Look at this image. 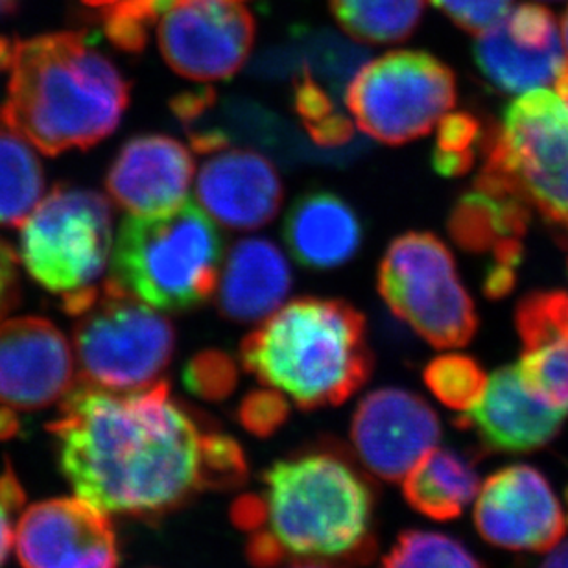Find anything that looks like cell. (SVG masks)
<instances>
[{"mask_svg":"<svg viewBox=\"0 0 568 568\" xmlns=\"http://www.w3.org/2000/svg\"><path fill=\"white\" fill-rule=\"evenodd\" d=\"M465 32L481 33L500 21L514 0H432Z\"/></svg>","mask_w":568,"mask_h":568,"instance_id":"34","label":"cell"},{"mask_svg":"<svg viewBox=\"0 0 568 568\" xmlns=\"http://www.w3.org/2000/svg\"><path fill=\"white\" fill-rule=\"evenodd\" d=\"M241 361L303 410L342 405L373 372L366 317L347 301L301 297L247 334Z\"/></svg>","mask_w":568,"mask_h":568,"instance_id":"4","label":"cell"},{"mask_svg":"<svg viewBox=\"0 0 568 568\" xmlns=\"http://www.w3.org/2000/svg\"><path fill=\"white\" fill-rule=\"evenodd\" d=\"M71 345L43 317L0 322V405L11 410H43L74 389Z\"/></svg>","mask_w":568,"mask_h":568,"instance_id":"16","label":"cell"},{"mask_svg":"<svg viewBox=\"0 0 568 568\" xmlns=\"http://www.w3.org/2000/svg\"><path fill=\"white\" fill-rule=\"evenodd\" d=\"M484 150L475 186L525 197L568 233V104L558 93L534 89L511 102Z\"/></svg>","mask_w":568,"mask_h":568,"instance_id":"7","label":"cell"},{"mask_svg":"<svg viewBox=\"0 0 568 568\" xmlns=\"http://www.w3.org/2000/svg\"><path fill=\"white\" fill-rule=\"evenodd\" d=\"M2 67L11 74L2 122L49 155L108 138L130 100L121 71L82 33L6 41Z\"/></svg>","mask_w":568,"mask_h":568,"instance_id":"3","label":"cell"},{"mask_svg":"<svg viewBox=\"0 0 568 568\" xmlns=\"http://www.w3.org/2000/svg\"><path fill=\"white\" fill-rule=\"evenodd\" d=\"M541 568H568V541L561 542L554 552H550Z\"/></svg>","mask_w":568,"mask_h":568,"instance_id":"41","label":"cell"},{"mask_svg":"<svg viewBox=\"0 0 568 568\" xmlns=\"http://www.w3.org/2000/svg\"><path fill=\"white\" fill-rule=\"evenodd\" d=\"M19 301V261L11 247L0 239V320Z\"/></svg>","mask_w":568,"mask_h":568,"instance_id":"36","label":"cell"},{"mask_svg":"<svg viewBox=\"0 0 568 568\" xmlns=\"http://www.w3.org/2000/svg\"><path fill=\"white\" fill-rule=\"evenodd\" d=\"M43 169L27 139L0 121V225L19 227L43 197Z\"/></svg>","mask_w":568,"mask_h":568,"instance_id":"25","label":"cell"},{"mask_svg":"<svg viewBox=\"0 0 568 568\" xmlns=\"http://www.w3.org/2000/svg\"><path fill=\"white\" fill-rule=\"evenodd\" d=\"M515 270L503 266V264H493L491 270L487 272L486 281H484V292L487 297L498 300L508 294L514 288Z\"/></svg>","mask_w":568,"mask_h":568,"instance_id":"38","label":"cell"},{"mask_svg":"<svg viewBox=\"0 0 568 568\" xmlns=\"http://www.w3.org/2000/svg\"><path fill=\"white\" fill-rule=\"evenodd\" d=\"M290 568H338V567H333V565H325V564H294Z\"/></svg>","mask_w":568,"mask_h":568,"instance_id":"45","label":"cell"},{"mask_svg":"<svg viewBox=\"0 0 568 568\" xmlns=\"http://www.w3.org/2000/svg\"><path fill=\"white\" fill-rule=\"evenodd\" d=\"M530 203L511 192L473 189L448 216V233L469 253L495 252L504 242L523 241L530 222Z\"/></svg>","mask_w":568,"mask_h":568,"instance_id":"24","label":"cell"},{"mask_svg":"<svg viewBox=\"0 0 568 568\" xmlns=\"http://www.w3.org/2000/svg\"><path fill=\"white\" fill-rule=\"evenodd\" d=\"M565 412L536 399L520 381L517 366L500 367L458 426L473 428L481 445L495 453L525 454L545 447L558 436Z\"/></svg>","mask_w":568,"mask_h":568,"instance_id":"18","label":"cell"},{"mask_svg":"<svg viewBox=\"0 0 568 568\" xmlns=\"http://www.w3.org/2000/svg\"><path fill=\"white\" fill-rule=\"evenodd\" d=\"M116 2H121V0H85V4L93 6V8H102V10L116 4Z\"/></svg>","mask_w":568,"mask_h":568,"instance_id":"43","label":"cell"},{"mask_svg":"<svg viewBox=\"0 0 568 568\" xmlns=\"http://www.w3.org/2000/svg\"><path fill=\"white\" fill-rule=\"evenodd\" d=\"M194 161L180 141L141 135L122 146L108 172V191L132 214H159L185 202Z\"/></svg>","mask_w":568,"mask_h":568,"instance_id":"19","label":"cell"},{"mask_svg":"<svg viewBox=\"0 0 568 568\" xmlns=\"http://www.w3.org/2000/svg\"><path fill=\"white\" fill-rule=\"evenodd\" d=\"M17 432H19V419H17L16 410L0 405V442L10 439L16 436Z\"/></svg>","mask_w":568,"mask_h":568,"instance_id":"40","label":"cell"},{"mask_svg":"<svg viewBox=\"0 0 568 568\" xmlns=\"http://www.w3.org/2000/svg\"><path fill=\"white\" fill-rule=\"evenodd\" d=\"M520 381L536 399L568 416V294L536 292L517 306Z\"/></svg>","mask_w":568,"mask_h":568,"instance_id":"20","label":"cell"},{"mask_svg":"<svg viewBox=\"0 0 568 568\" xmlns=\"http://www.w3.org/2000/svg\"><path fill=\"white\" fill-rule=\"evenodd\" d=\"M295 261L311 270H334L349 263L364 242L355 209L333 192L312 191L297 197L283 227Z\"/></svg>","mask_w":568,"mask_h":568,"instance_id":"21","label":"cell"},{"mask_svg":"<svg viewBox=\"0 0 568 568\" xmlns=\"http://www.w3.org/2000/svg\"><path fill=\"white\" fill-rule=\"evenodd\" d=\"M247 0H172L158 21L159 50L172 71L196 82L235 77L252 52Z\"/></svg>","mask_w":568,"mask_h":568,"instance_id":"11","label":"cell"},{"mask_svg":"<svg viewBox=\"0 0 568 568\" xmlns=\"http://www.w3.org/2000/svg\"><path fill=\"white\" fill-rule=\"evenodd\" d=\"M22 568H119L121 556L110 517L80 497L36 503L16 531Z\"/></svg>","mask_w":568,"mask_h":568,"instance_id":"12","label":"cell"},{"mask_svg":"<svg viewBox=\"0 0 568 568\" xmlns=\"http://www.w3.org/2000/svg\"><path fill=\"white\" fill-rule=\"evenodd\" d=\"M292 288V272L274 242L246 239L231 247L219 286V308L231 322L272 316Z\"/></svg>","mask_w":568,"mask_h":568,"instance_id":"22","label":"cell"},{"mask_svg":"<svg viewBox=\"0 0 568 568\" xmlns=\"http://www.w3.org/2000/svg\"><path fill=\"white\" fill-rule=\"evenodd\" d=\"M222 235L192 202L122 222L113 252V281L159 311L202 306L219 286Z\"/></svg>","mask_w":568,"mask_h":568,"instance_id":"5","label":"cell"},{"mask_svg":"<svg viewBox=\"0 0 568 568\" xmlns=\"http://www.w3.org/2000/svg\"><path fill=\"white\" fill-rule=\"evenodd\" d=\"M261 526L247 534L246 556L257 568L367 564L373 536L372 486L338 454H300L264 470Z\"/></svg>","mask_w":568,"mask_h":568,"instance_id":"2","label":"cell"},{"mask_svg":"<svg viewBox=\"0 0 568 568\" xmlns=\"http://www.w3.org/2000/svg\"><path fill=\"white\" fill-rule=\"evenodd\" d=\"M197 200L214 220L231 230L270 224L283 203V183L261 153L224 148L205 161L196 185Z\"/></svg>","mask_w":568,"mask_h":568,"instance_id":"17","label":"cell"},{"mask_svg":"<svg viewBox=\"0 0 568 568\" xmlns=\"http://www.w3.org/2000/svg\"><path fill=\"white\" fill-rule=\"evenodd\" d=\"M339 27L366 44L400 43L422 22L425 0H331Z\"/></svg>","mask_w":568,"mask_h":568,"instance_id":"26","label":"cell"},{"mask_svg":"<svg viewBox=\"0 0 568 568\" xmlns=\"http://www.w3.org/2000/svg\"><path fill=\"white\" fill-rule=\"evenodd\" d=\"M454 102V72L416 50H395L369 61L345 89L356 126L394 146L428 135Z\"/></svg>","mask_w":568,"mask_h":568,"instance_id":"9","label":"cell"},{"mask_svg":"<svg viewBox=\"0 0 568 568\" xmlns=\"http://www.w3.org/2000/svg\"><path fill=\"white\" fill-rule=\"evenodd\" d=\"M11 506L6 503V498L0 493V568L6 564V559L10 556L11 547H13V530H11Z\"/></svg>","mask_w":568,"mask_h":568,"instance_id":"39","label":"cell"},{"mask_svg":"<svg viewBox=\"0 0 568 568\" xmlns=\"http://www.w3.org/2000/svg\"><path fill=\"white\" fill-rule=\"evenodd\" d=\"M378 292L395 316L437 349L464 347L478 328L453 253L432 233L414 231L389 244L378 266Z\"/></svg>","mask_w":568,"mask_h":568,"instance_id":"8","label":"cell"},{"mask_svg":"<svg viewBox=\"0 0 568 568\" xmlns=\"http://www.w3.org/2000/svg\"><path fill=\"white\" fill-rule=\"evenodd\" d=\"M216 100L213 89H202V91H189V93L180 94L172 100V111L180 121L185 124L196 122L205 115V111L211 110Z\"/></svg>","mask_w":568,"mask_h":568,"instance_id":"37","label":"cell"},{"mask_svg":"<svg viewBox=\"0 0 568 568\" xmlns=\"http://www.w3.org/2000/svg\"><path fill=\"white\" fill-rule=\"evenodd\" d=\"M74 323V349L85 386L132 394L150 388L172 362V323L111 280L63 295Z\"/></svg>","mask_w":568,"mask_h":568,"instance_id":"6","label":"cell"},{"mask_svg":"<svg viewBox=\"0 0 568 568\" xmlns=\"http://www.w3.org/2000/svg\"><path fill=\"white\" fill-rule=\"evenodd\" d=\"M442 425L419 395L375 389L356 406L351 443L367 473L384 481L405 480L412 467L437 447Z\"/></svg>","mask_w":568,"mask_h":568,"instance_id":"14","label":"cell"},{"mask_svg":"<svg viewBox=\"0 0 568 568\" xmlns=\"http://www.w3.org/2000/svg\"><path fill=\"white\" fill-rule=\"evenodd\" d=\"M236 416L244 430L253 436L270 437L288 419V400L277 389H257L242 399Z\"/></svg>","mask_w":568,"mask_h":568,"instance_id":"33","label":"cell"},{"mask_svg":"<svg viewBox=\"0 0 568 568\" xmlns=\"http://www.w3.org/2000/svg\"><path fill=\"white\" fill-rule=\"evenodd\" d=\"M111 207L99 192L58 186L22 224L21 261L55 294L93 286L111 250Z\"/></svg>","mask_w":568,"mask_h":568,"instance_id":"10","label":"cell"},{"mask_svg":"<svg viewBox=\"0 0 568 568\" xmlns=\"http://www.w3.org/2000/svg\"><path fill=\"white\" fill-rule=\"evenodd\" d=\"M561 28H564V33H561V38H564L565 49H567L568 55V10L565 13L564 22H561Z\"/></svg>","mask_w":568,"mask_h":568,"instance_id":"44","label":"cell"},{"mask_svg":"<svg viewBox=\"0 0 568 568\" xmlns=\"http://www.w3.org/2000/svg\"><path fill=\"white\" fill-rule=\"evenodd\" d=\"M475 526L489 545L515 552H547L564 537V509L541 470L515 464L480 489Z\"/></svg>","mask_w":568,"mask_h":568,"instance_id":"13","label":"cell"},{"mask_svg":"<svg viewBox=\"0 0 568 568\" xmlns=\"http://www.w3.org/2000/svg\"><path fill=\"white\" fill-rule=\"evenodd\" d=\"M426 386L443 405L453 410H469L486 392L487 377L469 356L445 355L428 362L423 373Z\"/></svg>","mask_w":568,"mask_h":568,"instance_id":"30","label":"cell"},{"mask_svg":"<svg viewBox=\"0 0 568 568\" xmlns=\"http://www.w3.org/2000/svg\"><path fill=\"white\" fill-rule=\"evenodd\" d=\"M294 108L320 150L339 152L353 142V122L338 110L336 94L323 88L305 67L294 78Z\"/></svg>","mask_w":568,"mask_h":568,"instance_id":"28","label":"cell"},{"mask_svg":"<svg viewBox=\"0 0 568 568\" xmlns=\"http://www.w3.org/2000/svg\"><path fill=\"white\" fill-rule=\"evenodd\" d=\"M406 503L434 520H454L480 491L475 464L448 448L434 447L405 476Z\"/></svg>","mask_w":568,"mask_h":568,"instance_id":"23","label":"cell"},{"mask_svg":"<svg viewBox=\"0 0 568 568\" xmlns=\"http://www.w3.org/2000/svg\"><path fill=\"white\" fill-rule=\"evenodd\" d=\"M381 568H484L464 542L437 531L400 534Z\"/></svg>","mask_w":568,"mask_h":568,"instance_id":"29","label":"cell"},{"mask_svg":"<svg viewBox=\"0 0 568 568\" xmlns=\"http://www.w3.org/2000/svg\"><path fill=\"white\" fill-rule=\"evenodd\" d=\"M567 504H568V489H567Z\"/></svg>","mask_w":568,"mask_h":568,"instance_id":"46","label":"cell"},{"mask_svg":"<svg viewBox=\"0 0 568 568\" xmlns=\"http://www.w3.org/2000/svg\"><path fill=\"white\" fill-rule=\"evenodd\" d=\"M183 384L200 399L220 403L235 392L239 384V367L236 362L222 351H202L186 362Z\"/></svg>","mask_w":568,"mask_h":568,"instance_id":"32","label":"cell"},{"mask_svg":"<svg viewBox=\"0 0 568 568\" xmlns=\"http://www.w3.org/2000/svg\"><path fill=\"white\" fill-rule=\"evenodd\" d=\"M303 69V55L295 38L286 44L264 50L253 63V72L263 78H295Z\"/></svg>","mask_w":568,"mask_h":568,"instance_id":"35","label":"cell"},{"mask_svg":"<svg viewBox=\"0 0 568 568\" xmlns=\"http://www.w3.org/2000/svg\"><path fill=\"white\" fill-rule=\"evenodd\" d=\"M49 432L67 481L108 515L159 519L197 493L244 486L250 475L239 442L203 430L166 381L132 394L74 388Z\"/></svg>","mask_w":568,"mask_h":568,"instance_id":"1","label":"cell"},{"mask_svg":"<svg viewBox=\"0 0 568 568\" xmlns=\"http://www.w3.org/2000/svg\"><path fill=\"white\" fill-rule=\"evenodd\" d=\"M16 8L17 0H0V17L10 16Z\"/></svg>","mask_w":568,"mask_h":568,"instance_id":"42","label":"cell"},{"mask_svg":"<svg viewBox=\"0 0 568 568\" xmlns=\"http://www.w3.org/2000/svg\"><path fill=\"white\" fill-rule=\"evenodd\" d=\"M480 138V124L469 113L443 116L437 128L436 148L432 153V166L445 178H458L475 164L476 141Z\"/></svg>","mask_w":568,"mask_h":568,"instance_id":"31","label":"cell"},{"mask_svg":"<svg viewBox=\"0 0 568 568\" xmlns=\"http://www.w3.org/2000/svg\"><path fill=\"white\" fill-rule=\"evenodd\" d=\"M475 61L503 93H528L556 83L567 69L558 22L539 4H520L478 33Z\"/></svg>","mask_w":568,"mask_h":568,"instance_id":"15","label":"cell"},{"mask_svg":"<svg viewBox=\"0 0 568 568\" xmlns=\"http://www.w3.org/2000/svg\"><path fill=\"white\" fill-rule=\"evenodd\" d=\"M303 67L331 93H344L356 72L366 65L369 52L333 30H297Z\"/></svg>","mask_w":568,"mask_h":568,"instance_id":"27","label":"cell"}]
</instances>
